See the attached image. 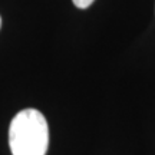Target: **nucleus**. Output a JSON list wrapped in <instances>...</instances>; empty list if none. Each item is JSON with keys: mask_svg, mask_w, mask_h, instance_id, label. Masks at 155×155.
<instances>
[{"mask_svg": "<svg viewBox=\"0 0 155 155\" xmlns=\"http://www.w3.org/2000/svg\"><path fill=\"white\" fill-rule=\"evenodd\" d=\"M9 145L13 155H46L49 127L43 114L33 108L16 114L9 127Z\"/></svg>", "mask_w": 155, "mask_h": 155, "instance_id": "1", "label": "nucleus"}, {"mask_svg": "<svg viewBox=\"0 0 155 155\" xmlns=\"http://www.w3.org/2000/svg\"><path fill=\"white\" fill-rule=\"evenodd\" d=\"M72 2L78 9H86V7H89V6L94 3L95 0H72Z\"/></svg>", "mask_w": 155, "mask_h": 155, "instance_id": "2", "label": "nucleus"}, {"mask_svg": "<svg viewBox=\"0 0 155 155\" xmlns=\"http://www.w3.org/2000/svg\"><path fill=\"white\" fill-rule=\"evenodd\" d=\"M0 28H2V17H0Z\"/></svg>", "mask_w": 155, "mask_h": 155, "instance_id": "3", "label": "nucleus"}]
</instances>
